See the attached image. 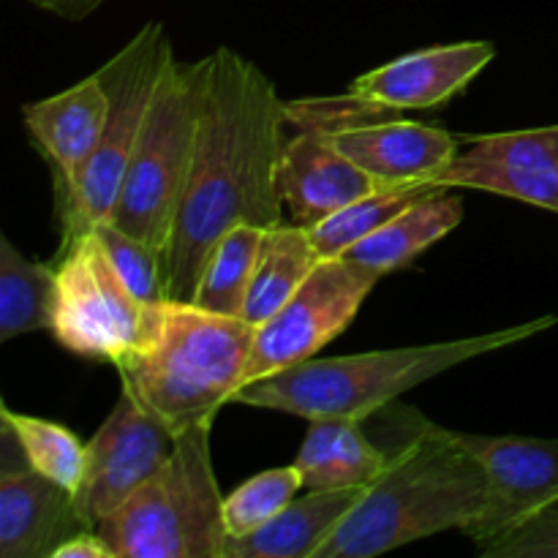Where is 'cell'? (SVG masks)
<instances>
[{
    "instance_id": "17",
    "label": "cell",
    "mask_w": 558,
    "mask_h": 558,
    "mask_svg": "<svg viewBox=\"0 0 558 558\" xmlns=\"http://www.w3.org/2000/svg\"><path fill=\"white\" fill-rule=\"evenodd\" d=\"M85 521L74 494L36 469L0 472V558H52Z\"/></svg>"
},
{
    "instance_id": "25",
    "label": "cell",
    "mask_w": 558,
    "mask_h": 558,
    "mask_svg": "<svg viewBox=\"0 0 558 558\" xmlns=\"http://www.w3.org/2000/svg\"><path fill=\"white\" fill-rule=\"evenodd\" d=\"M300 490H303V477L294 463L267 469V472L251 477L248 483L223 496V523H227L229 537H243V534L259 529L262 523L276 518Z\"/></svg>"
},
{
    "instance_id": "7",
    "label": "cell",
    "mask_w": 558,
    "mask_h": 558,
    "mask_svg": "<svg viewBox=\"0 0 558 558\" xmlns=\"http://www.w3.org/2000/svg\"><path fill=\"white\" fill-rule=\"evenodd\" d=\"M174 60L172 41L161 22H147L114 58L98 69L109 96V114L101 142L87 161L74 189L58 199L60 245L82 238L98 223L109 221L125 167L131 161L145 114L158 90L167 65Z\"/></svg>"
},
{
    "instance_id": "12",
    "label": "cell",
    "mask_w": 558,
    "mask_h": 558,
    "mask_svg": "<svg viewBox=\"0 0 558 558\" xmlns=\"http://www.w3.org/2000/svg\"><path fill=\"white\" fill-rule=\"evenodd\" d=\"M332 142L379 183H428L456 158L461 136L412 120H379L352 98H314Z\"/></svg>"
},
{
    "instance_id": "29",
    "label": "cell",
    "mask_w": 558,
    "mask_h": 558,
    "mask_svg": "<svg viewBox=\"0 0 558 558\" xmlns=\"http://www.w3.org/2000/svg\"><path fill=\"white\" fill-rule=\"evenodd\" d=\"M349 417H316L308 420V434H305L303 447L298 452L294 466L300 469L305 490H319L322 477L336 456V445L341 439V430Z\"/></svg>"
},
{
    "instance_id": "15",
    "label": "cell",
    "mask_w": 558,
    "mask_h": 558,
    "mask_svg": "<svg viewBox=\"0 0 558 558\" xmlns=\"http://www.w3.org/2000/svg\"><path fill=\"white\" fill-rule=\"evenodd\" d=\"M490 41L441 44L401 54L379 69L360 74L347 96L360 107L381 109H434L463 90L490 60Z\"/></svg>"
},
{
    "instance_id": "31",
    "label": "cell",
    "mask_w": 558,
    "mask_h": 558,
    "mask_svg": "<svg viewBox=\"0 0 558 558\" xmlns=\"http://www.w3.org/2000/svg\"><path fill=\"white\" fill-rule=\"evenodd\" d=\"M38 9L49 11L54 16H63V20H85L87 14L98 9L104 0H31Z\"/></svg>"
},
{
    "instance_id": "18",
    "label": "cell",
    "mask_w": 558,
    "mask_h": 558,
    "mask_svg": "<svg viewBox=\"0 0 558 558\" xmlns=\"http://www.w3.org/2000/svg\"><path fill=\"white\" fill-rule=\"evenodd\" d=\"M365 485L308 490L251 534L229 537L223 558H314L338 523L363 496Z\"/></svg>"
},
{
    "instance_id": "26",
    "label": "cell",
    "mask_w": 558,
    "mask_h": 558,
    "mask_svg": "<svg viewBox=\"0 0 558 558\" xmlns=\"http://www.w3.org/2000/svg\"><path fill=\"white\" fill-rule=\"evenodd\" d=\"M96 238L101 240L104 251L112 259L114 270L120 272L131 292L140 300L153 305L169 303L167 298V270H163V254L150 248L142 240L131 238L123 229L112 227L109 221L93 227Z\"/></svg>"
},
{
    "instance_id": "24",
    "label": "cell",
    "mask_w": 558,
    "mask_h": 558,
    "mask_svg": "<svg viewBox=\"0 0 558 558\" xmlns=\"http://www.w3.org/2000/svg\"><path fill=\"white\" fill-rule=\"evenodd\" d=\"M0 414L20 439L31 469L74 494L85 474V445L65 425L52 423V420L20 414L5 403L0 407Z\"/></svg>"
},
{
    "instance_id": "5",
    "label": "cell",
    "mask_w": 558,
    "mask_h": 558,
    "mask_svg": "<svg viewBox=\"0 0 558 558\" xmlns=\"http://www.w3.org/2000/svg\"><path fill=\"white\" fill-rule=\"evenodd\" d=\"M210 425L174 434V450L96 532L114 558H223L229 532L210 452Z\"/></svg>"
},
{
    "instance_id": "19",
    "label": "cell",
    "mask_w": 558,
    "mask_h": 558,
    "mask_svg": "<svg viewBox=\"0 0 558 558\" xmlns=\"http://www.w3.org/2000/svg\"><path fill=\"white\" fill-rule=\"evenodd\" d=\"M463 221V199L450 189L423 196L347 251V259L376 276L401 270Z\"/></svg>"
},
{
    "instance_id": "3",
    "label": "cell",
    "mask_w": 558,
    "mask_h": 558,
    "mask_svg": "<svg viewBox=\"0 0 558 558\" xmlns=\"http://www.w3.org/2000/svg\"><path fill=\"white\" fill-rule=\"evenodd\" d=\"M558 316H539L507 330L425 347L379 349L347 357L305 360L287 371L243 385L232 403L272 412L298 414L303 420L349 417L368 420L390 407L398 396L425 385L445 371L458 368L483 354L499 352L554 327Z\"/></svg>"
},
{
    "instance_id": "14",
    "label": "cell",
    "mask_w": 558,
    "mask_h": 558,
    "mask_svg": "<svg viewBox=\"0 0 558 558\" xmlns=\"http://www.w3.org/2000/svg\"><path fill=\"white\" fill-rule=\"evenodd\" d=\"M461 140L469 147L436 174V189L488 191L558 213V125Z\"/></svg>"
},
{
    "instance_id": "21",
    "label": "cell",
    "mask_w": 558,
    "mask_h": 558,
    "mask_svg": "<svg viewBox=\"0 0 558 558\" xmlns=\"http://www.w3.org/2000/svg\"><path fill=\"white\" fill-rule=\"evenodd\" d=\"M58 272L20 254L0 232V343L36 330H52Z\"/></svg>"
},
{
    "instance_id": "2",
    "label": "cell",
    "mask_w": 558,
    "mask_h": 558,
    "mask_svg": "<svg viewBox=\"0 0 558 558\" xmlns=\"http://www.w3.org/2000/svg\"><path fill=\"white\" fill-rule=\"evenodd\" d=\"M407 441L365 485L357 505L314 558H374L417 539L463 529L488 499V477L456 430L409 412Z\"/></svg>"
},
{
    "instance_id": "27",
    "label": "cell",
    "mask_w": 558,
    "mask_h": 558,
    "mask_svg": "<svg viewBox=\"0 0 558 558\" xmlns=\"http://www.w3.org/2000/svg\"><path fill=\"white\" fill-rule=\"evenodd\" d=\"M387 458L390 456L371 445L368 436L363 434V420H347L336 445V456L322 477V488L371 485L387 466Z\"/></svg>"
},
{
    "instance_id": "4",
    "label": "cell",
    "mask_w": 558,
    "mask_h": 558,
    "mask_svg": "<svg viewBox=\"0 0 558 558\" xmlns=\"http://www.w3.org/2000/svg\"><path fill=\"white\" fill-rule=\"evenodd\" d=\"M256 327L194 303H167L163 327L147 347L114 363L129 392L172 434L213 423L243 387Z\"/></svg>"
},
{
    "instance_id": "23",
    "label": "cell",
    "mask_w": 558,
    "mask_h": 558,
    "mask_svg": "<svg viewBox=\"0 0 558 558\" xmlns=\"http://www.w3.org/2000/svg\"><path fill=\"white\" fill-rule=\"evenodd\" d=\"M436 191L445 189H436V185L428 183L379 185V189H374L371 194L360 196L352 205L341 207V210L332 213L330 218H325V221L316 223L314 229H308L311 240H314L322 259H327V256H343L354 243L368 238L371 232L385 227L390 218H396L398 213L407 210L409 205H414V202L423 199V196L436 194Z\"/></svg>"
},
{
    "instance_id": "6",
    "label": "cell",
    "mask_w": 558,
    "mask_h": 558,
    "mask_svg": "<svg viewBox=\"0 0 558 558\" xmlns=\"http://www.w3.org/2000/svg\"><path fill=\"white\" fill-rule=\"evenodd\" d=\"M210 58L167 65L131 161L125 167L109 223L167 256L174 218L189 180L199 131Z\"/></svg>"
},
{
    "instance_id": "10",
    "label": "cell",
    "mask_w": 558,
    "mask_h": 558,
    "mask_svg": "<svg viewBox=\"0 0 558 558\" xmlns=\"http://www.w3.org/2000/svg\"><path fill=\"white\" fill-rule=\"evenodd\" d=\"M488 477V499L463 529L477 550L499 543L558 501V441L529 436H480L456 430Z\"/></svg>"
},
{
    "instance_id": "22",
    "label": "cell",
    "mask_w": 558,
    "mask_h": 558,
    "mask_svg": "<svg viewBox=\"0 0 558 558\" xmlns=\"http://www.w3.org/2000/svg\"><path fill=\"white\" fill-rule=\"evenodd\" d=\"M265 232L267 229L262 227L240 223V227L229 229L213 245L210 256H207L205 267H202L194 300H191L196 308H205L223 316L243 314Z\"/></svg>"
},
{
    "instance_id": "11",
    "label": "cell",
    "mask_w": 558,
    "mask_h": 558,
    "mask_svg": "<svg viewBox=\"0 0 558 558\" xmlns=\"http://www.w3.org/2000/svg\"><path fill=\"white\" fill-rule=\"evenodd\" d=\"M172 450V430L123 392L85 445V474L74 490V507L85 526L98 529L104 518L123 507L167 463Z\"/></svg>"
},
{
    "instance_id": "1",
    "label": "cell",
    "mask_w": 558,
    "mask_h": 558,
    "mask_svg": "<svg viewBox=\"0 0 558 558\" xmlns=\"http://www.w3.org/2000/svg\"><path fill=\"white\" fill-rule=\"evenodd\" d=\"M205 101L189 180L169 238V303H191L213 245L240 223H283L278 163L287 145L289 104L276 82L229 47L207 54Z\"/></svg>"
},
{
    "instance_id": "13",
    "label": "cell",
    "mask_w": 558,
    "mask_h": 558,
    "mask_svg": "<svg viewBox=\"0 0 558 558\" xmlns=\"http://www.w3.org/2000/svg\"><path fill=\"white\" fill-rule=\"evenodd\" d=\"M289 123L298 125V131L287 136L283 145L278 191L292 223L314 229L360 196L379 185H390L374 180L347 153H341L314 98L289 104Z\"/></svg>"
},
{
    "instance_id": "30",
    "label": "cell",
    "mask_w": 558,
    "mask_h": 558,
    "mask_svg": "<svg viewBox=\"0 0 558 558\" xmlns=\"http://www.w3.org/2000/svg\"><path fill=\"white\" fill-rule=\"evenodd\" d=\"M52 558H114V554L96 529H87V532H80L69 543L60 545Z\"/></svg>"
},
{
    "instance_id": "8",
    "label": "cell",
    "mask_w": 558,
    "mask_h": 558,
    "mask_svg": "<svg viewBox=\"0 0 558 558\" xmlns=\"http://www.w3.org/2000/svg\"><path fill=\"white\" fill-rule=\"evenodd\" d=\"M52 265L58 300L49 332L63 349L118 363L161 332L167 303L153 305L136 298L93 229L60 245Z\"/></svg>"
},
{
    "instance_id": "28",
    "label": "cell",
    "mask_w": 558,
    "mask_h": 558,
    "mask_svg": "<svg viewBox=\"0 0 558 558\" xmlns=\"http://www.w3.org/2000/svg\"><path fill=\"white\" fill-rule=\"evenodd\" d=\"M477 554L483 558H558V512H539L537 518Z\"/></svg>"
},
{
    "instance_id": "9",
    "label": "cell",
    "mask_w": 558,
    "mask_h": 558,
    "mask_svg": "<svg viewBox=\"0 0 558 558\" xmlns=\"http://www.w3.org/2000/svg\"><path fill=\"white\" fill-rule=\"evenodd\" d=\"M376 281V272L347 256L322 259L298 292L256 327L243 385L305 363L336 341L352 325Z\"/></svg>"
},
{
    "instance_id": "20",
    "label": "cell",
    "mask_w": 558,
    "mask_h": 558,
    "mask_svg": "<svg viewBox=\"0 0 558 558\" xmlns=\"http://www.w3.org/2000/svg\"><path fill=\"white\" fill-rule=\"evenodd\" d=\"M319 262L322 254L305 227L283 221L267 229L240 319L254 327L270 319L298 292L300 283L311 276Z\"/></svg>"
},
{
    "instance_id": "16",
    "label": "cell",
    "mask_w": 558,
    "mask_h": 558,
    "mask_svg": "<svg viewBox=\"0 0 558 558\" xmlns=\"http://www.w3.org/2000/svg\"><path fill=\"white\" fill-rule=\"evenodd\" d=\"M109 114V96L101 76L90 74L63 93L22 107V120L33 145L52 167L54 202L63 199L101 142Z\"/></svg>"
}]
</instances>
